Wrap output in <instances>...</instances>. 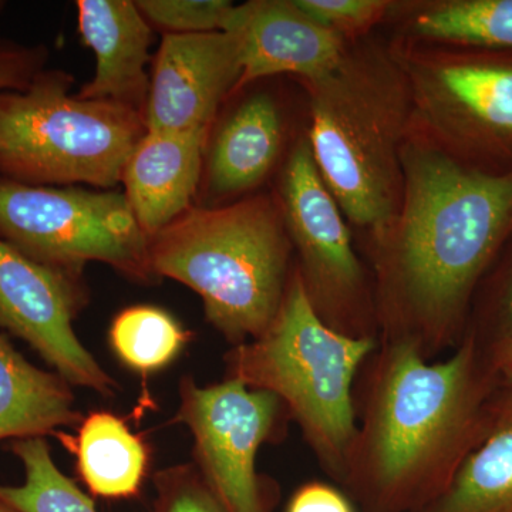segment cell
<instances>
[{"label":"cell","mask_w":512,"mask_h":512,"mask_svg":"<svg viewBox=\"0 0 512 512\" xmlns=\"http://www.w3.org/2000/svg\"><path fill=\"white\" fill-rule=\"evenodd\" d=\"M399 210L366 235L379 342L437 360L466 332L481 282L512 239V170L454 160L410 130Z\"/></svg>","instance_id":"6da1fadb"},{"label":"cell","mask_w":512,"mask_h":512,"mask_svg":"<svg viewBox=\"0 0 512 512\" xmlns=\"http://www.w3.org/2000/svg\"><path fill=\"white\" fill-rule=\"evenodd\" d=\"M498 369L473 340L441 360L379 342L355 386L342 487L362 512H416L447 490L493 430Z\"/></svg>","instance_id":"7a4b0ae2"},{"label":"cell","mask_w":512,"mask_h":512,"mask_svg":"<svg viewBox=\"0 0 512 512\" xmlns=\"http://www.w3.org/2000/svg\"><path fill=\"white\" fill-rule=\"evenodd\" d=\"M301 84L309 99L305 136L320 177L349 225L365 235L379 231L402 202L412 119L409 86L389 40L349 42L332 69Z\"/></svg>","instance_id":"3957f363"},{"label":"cell","mask_w":512,"mask_h":512,"mask_svg":"<svg viewBox=\"0 0 512 512\" xmlns=\"http://www.w3.org/2000/svg\"><path fill=\"white\" fill-rule=\"evenodd\" d=\"M154 278L200 296L205 318L232 346L261 338L284 302L295 254L274 194L191 207L150 238Z\"/></svg>","instance_id":"277c9868"},{"label":"cell","mask_w":512,"mask_h":512,"mask_svg":"<svg viewBox=\"0 0 512 512\" xmlns=\"http://www.w3.org/2000/svg\"><path fill=\"white\" fill-rule=\"evenodd\" d=\"M377 345L329 328L312 308L295 264L269 329L228 350L225 379L278 396L320 468L342 485L357 429L356 380Z\"/></svg>","instance_id":"5b68a950"},{"label":"cell","mask_w":512,"mask_h":512,"mask_svg":"<svg viewBox=\"0 0 512 512\" xmlns=\"http://www.w3.org/2000/svg\"><path fill=\"white\" fill-rule=\"evenodd\" d=\"M74 79L43 70L25 90L0 92V178L28 185L113 190L138 141L143 113L70 93Z\"/></svg>","instance_id":"8992f818"},{"label":"cell","mask_w":512,"mask_h":512,"mask_svg":"<svg viewBox=\"0 0 512 512\" xmlns=\"http://www.w3.org/2000/svg\"><path fill=\"white\" fill-rule=\"evenodd\" d=\"M409 86L410 130L454 160L512 170V52L389 40Z\"/></svg>","instance_id":"52a82bcc"},{"label":"cell","mask_w":512,"mask_h":512,"mask_svg":"<svg viewBox=\"0 0 512 512\" xmlns=\"http://www.w3.org/2000/svg\"><path fill=\"white\" fill-rule=\"evenodd\" d=\"M0 241L40 264L82 274L101 262L136 282L153 281L150 237L124 192L46 187L0 178Z\"/></svg>","instance_id":"ba28073f"},{"label":"cell","mask_w":512,"mask_h":512,"mask_svg":"<svg viewBox=\"0 0 512 512\" xmlns=\"http://www.w3.org/2000/svg\"><path fill=\"white\" fill-rule=\"evenodd\" d=\"M312 308L336 332L379 340L372 275L350 225L320 177L305 134L289 150L275 191Z\"/></svg>","instance_id":"9c48e42d"},{"label":"cell","mask_w":512,"mask_h":512,"mask_svg":"<svg viewBox=\"0 0 512 512\" xmlns=\"http://www.w3.org/2000/svg\"><path fill=\"white\" fill-rule=\"evenodd\" d=\"M291 420L275 394L225 379L200 387L192 377L180 382L175 421L194 437V464L227 512H272L278 487L256 470L266 443L284 439Z\"/></svg>","instance_id":"30bf717a"},{"label":"cell","mask_w":512,"mask_h":512,"mask_svg":"<svg viewBox=\"0 0 512 512\" xmlns=\"http://www.w3.org/2000/svg\"><path fill=\"white\" fill-rule=\"evenodd\" d=\"M80 275L40 264L0 241V328L28 343L67 383L111 397L119 384L73 329L87 302Z\"/></svg>","instance_id":"8fae6325"},{"label":"cell","mask_w":512,"mask_h":512,"mask_svg":"<svg viewBox=\"0 0 512 512\" xmlns=\"http://www.w3.org/2000/svg\"><path fill=\"white\" fill-rule=\"evenodd\" d=\"M241 76V40L235 30L164 35L144 110L147 130L211 133L221 104L238 93Z\"/></svg>","instance_id":"7c38bea8"},{"label":"cell","mask_w":512,"mask_h":512,"mask_svg":"<svg viewBox=\"0 0 512 512\" xmlns=\"http://www.w3.org/2000/svg\"><path fill=\"white\" fill-rule=\"evenodd\" d=\"M241 40L238 92L266 77L316 79L342 59L348 40L320 25L296 0H251L238 5L231 32Z\"/></svg>","instance_id":"4fadbf2b"},{"label":"cell","mask_w":512,"mask_h":512,"mask_svg":"<svg viewBox=\"0 0 512 512\" xmlns=\"http://www.w3.org/2000/svg\"><path fill=\"white\" fill-rule=\"evenodd\" d=\"M284 144L285 119L274 94L255 92L245 97L208 140L202 177L205 207L251 195L281 161Z\"/></svg>","instance_id":"5bb4252c"},{"label":"cell","mask_w":512,"mask_h":512,"mask_svg":"<svg viewBox=\"0 0 512 512\" xmlns=\"http://www.w3.org/2000/svg\"><path fill=\"white\" fill-rule=\"evenodd\" d=\"M79 32L96 55V72L77 96L146 110L153 26L131 0H79Z\"/></svg>","instance_id":"9a60e30c"},{"label":"cell","mask_w":512,"mask_h":512,"mask_svg":"<svg viewBox=\"0 0 512 512\" xmlns=\"http://www.w3.org/2000/svg\"><path fill=\"white\" fill-rule=\"evenodd\" d=\"M211 133L146 131L124 167V185L131 210L148 237L192 207L204 174V156Z\"/></svg>","instance_id":"2e32d148"},{"label":"cell","mask_w":512,"mask_h":512,"mask_svg":"<svg viewBox=\"0 0 512 512\" xmlns=\"http://www.w3.org/2000/svg\"><path fill=\"white\" fill-rule=\"evenodd\" d=\"M70 386L32 365L0 333V440L45 439L82 423Z\"/></svg>","instance_id":"e0dca14e"},{"label":"cell","mask_w":512,"mask_h":512,"mask_svg":"<svg viewBox=\"0 0 512 512\" xmlns=\"http://www.w3.org/2000/svg\"><path fill=\"white\" fill-rule=\"evenodd\" d=\"M394 37L512 52V0H394Z\"/></svg>","instance_id":"ac0fdd59"},{"label":"cell","mask_w":512,"mask_h":512,"mask_svg":"<svg viewBox=\"0 0 512 512\" xmlns=\"http://www.w3.org/2000/svg\"><path fill=\"white\" fill-rule=\"evenodd\" d=\"M76 454L77 471L96 497L127 500L140 494L150 466L147 444L119 416L94 412L76 439L63 440Z\"/></svg>","instance_id":"d6986e66"},{"label":"cell","mask_w":512,"mask_h":512,"mask_svg":"<svg viewBox=\"0 0 512 512\" xmlns=\"http://www.w3.org/2000/svg\"><path fill=\"white\" fill-rule=\"evenodd\" d=\"M493 430L446 491L416 512H512V409L495 400Z\"/></svg>","instance_id":"ffe728a7"},{"label":"cell","mask_w":512,"mask_h":512,"mask_svg":"<svg viewBox=\"0 0 512 512\" xmlns=\"http://www.w3.org/2000/svg\"><path fill=\"white\" fill-rule=\"evenodd\" d=\"M9 448L25 467V483L0 484V504L15 512H99L92 498L56 466L43 437L13 440Z\"/></svg>","instance_id":"44dd1931"},{"label":"cell","mask_w":512,"mask_h":512,"mask_svg":"<svg viewBox=\"0 0 512 512\" xmlns=\"http://www.w3.org/2000/svg\"><path fill=\"white\" fill-rule=\"evenodd\" d=\"M187 340V332L180 323L154 306L124 309L110 328L114 353L124 365L144 375L170 365Z\"/></svg>","instance_id":"7402d4cb"},{"label":"cell","mask_w":512,"mask_h":512,"mask_svg":"<svg viewBox=\"0 0 512 512\" xmlns=\"http://www.w3.org/2000/svg\"><path fill=\"white\" fill-rule=\"evenodd\" d=\"M463 338L494 362L512 349V239L478 288Z\"/></svg>","instance_id":"603a6c76"},{"label":"cell","mask_w":512,"mask_h":512,"mask_svg":"<svg viewBox=\"0 0 512 512\" xmlns=\"http://www.w3.org/2000/svg\"><path fill=\"white\" fill-rule=\"evenodd\" d=\"M137 8L164 35L231 32L238 5L227 0H137Z\"/></svg>","instance_id":"cb8c5ba5"},{"label":"cell","mask_w":512,"mask_h":512,"mask_svg":"<svg viewBox=\"0 0 512 512\" xmlns=\"http://www.w3.org/2000/svg\"><path fill=\"white\" fill-rule=\"evenodd\" d=\"M394 0H296L312 19L348 42L386 25Z\"/></svg>","instance_id":"d4e9b609"},{"label":"cell","mask_w":512,"mask_h":512,"mask_svg":"<svg viewBox=\"0 0 512 512\" xmlns=\"http://www.w3.org/2000/svg\"><path fill=\"white\" fill-rule=\"evenodd\" d=\"M154 487L151 512H227L194 463L158 471Z\"/></svg>","instance_id":"484cf974"},{"label":"cell","mask_w":512,"mask_h":512,"mask_svg":"<svg viewBox=\"0 0 512 512\" xmlns=\"http://www.w3.org/2000/svg\"><path fill=\"white\" fill-rule=\"evenodd\" d=\"M49 50L45 45H23L0 37V92L28 89L46 69Z\"/></svg>","instance_id":"4316f807"},{"label":"cell","mask_w":512,"mask_h":512,"mask_svg":"<svg viewBox=\"0 0 512 512\" xmlns=\"http://www.w3.org/2000/svg\"><path fill=\"white\" fill-rule=\"evenodd\" d=\"M286 512H356L342 491L322 481H309L293 493Z\"/></svg>","instance_id":"83f0119b"},{"label":"cell","mask_w":512,"mask_h":512,"mask_svg":"<svg viewBox=\"0 0 512 512\" xmlns=\"http://www.w3.org/2000/svg\"><path fill=\"white\" fill-rule=\"evenodd\" d=\"M500 383H498V403L512 409V349L495 359Z\"/></svg>","instance_id":"f1b7e54d"},{"label":"cell","mask_w":512,"mask_h":512,"mask_svg":"<svg viewBox=\"0 0 512 512\" xmlns=\"http://www.w3.org/2000/svg\"><path fill=\"white\" fill-rule=\"evenodd\" d=\"M0 512H15V511L10 510V508L6 507V505L0 504Z\"/></svg>","instance_id":"f546056e"}]
</instances>
